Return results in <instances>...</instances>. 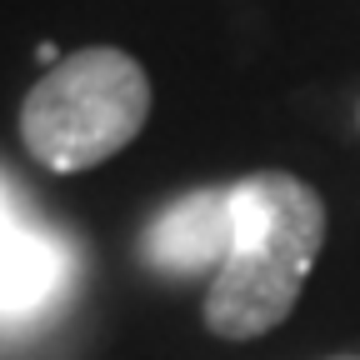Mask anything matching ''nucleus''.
<instances>
[{"label":"nucleus","mask_w":360,"mask_h":360,"mask_svg":"<svg viewBox=\"0 0 360 360\" xmlns=\"http://www.w3.org/2000/svg\"><path fill=\"white\" fill-rule=\"evenodd\" d=\"M236 240L205 290V326L220 340H255L295 310L326 245V200L285 170L231 186Z\"/></svg>","instance_id":"f257e3e1"},{"label":"nucleus","mask_w":360,"mask_h":360,"mask_svg":"<svg viewBox=\"0 0 360 360\" xmlns=\"http://www.w3.org/2000/svg\"><path fill=\"white\" fill-rule=\"evenodd\" d=\"M150 115L141 60L115 45H85L51 65L20 105V141L45 170H90L120 155Z\"/></svg>","instance_id":"f03ea898"},{"label":"nucleus","mask_w":360,"mask_h":360,"mask_svg":"<svg viewBox=\"0 0 360 360\" xmlns=\"http://www.w3.org/2000/svg\"><path fill=\"white\" fill-rule=\"evenodd\" d=\"M236 240V210H231V186L225 191H191L170 200L146 231H141V260L160 276H195L215 270L231 255Z\"/></svg>","instance_id":"7ed1b4c3"},{"label":"nucleus","mask_w":360,"mask_h":360,"mask_svg":"<svg viewBox=\"0 0 360 360\" xmlns=\"http://www.w3.org/2000/svg\"><path fill=\"white\" fill-rule=\"evenodd\" d=\"M65 281V250L0 195V315L40 310Z\"/></svg>","instance_id":"20e7f679"},{"label":"nucleus","mask_w":360,"mask_h":360,"mask_svg":"<svg viewBox=\"0 0 360 360\" xmlns=\"http://www.w3.org/2000/svg\"><path fill=\"white\" fill-rule=\"evenodd\" d=\"M35 56H40V65H60V51H56L51 40H40V45H35Z\"/></svg>","instance_id":"39448f33"}]
</instances>
